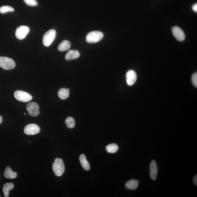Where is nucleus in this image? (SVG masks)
<instances>
[{"label":"nucleus","mask_w":197,"mask_h":197,"mask_svg":"<svg viewBox=\"0 0 197 197\" xmlns=\"http://www.w3.org/2000/svg\"><path fill=\"white\" fill-rule=\"evenodd\" d=\"M14 188V184L7 183L5 184L3 188V192L5 197H8L9 195V191Z\"/></svg>","instance_id":"17"},{"label":"nucleus","mask_w":197,"mask_h":197,"mask_svg":"<svg viewBox=\"0 0 197 197\" xmlns=\"http://www.w3.org/2000/svg\"><path fill=\"white\" fill-rule=\"evenodd\" d=\"M71 45L69 41L64 40L59 44L58 46V49L59 51H64L70 49Z\"/></svg>","instance_id":"16"},{"label":"nucleus","mask_w":197,"mask_h":197,"mask_svg":"<svg viewBox=\"0 0 197 197\" xmlns=\"http://www.w3.org/2000/svg\"><path fill=\"white\" fill-rule=\"evenodd\" d=\"M191 81L193 85L195 87H197V74L196 72L191 77Z\"/></svg>","instance_id":"23"},{"label":"nucleus","mask_w":197,"mask_h":197,"mask_svg":"<svg viewBox=\"0 0 197 197\" xmlns=\"http://www.w3.org/2000/svg\"><path fill=\"white\" fill-rule=\"evenodd\" d=\"M29 28L27 26H21L17 28L16 31V36L18 39L23 40L29 32Z\"/></svg>","instance_id":"8"},{"label":"nucleus","mask_w":197,"mask_h":197,"mask_svg":"<svg viewBox=\"0 0 197 197\" xmlns=\"http://www.w3.org/2000/svg\"><path fill=\"white\" fill-rule=\"evenodd\" d=\"M0 197H1V195H0Z\"/></svg>","instance_id":"28"},{"label":"nucleus","mask_w":197,"mask_h":197,"mask_svg":"<svg viewBox=\"0 0 197 197\" xmlns=\"http://www.w3.org/2000/svg\"><path fill=\"white\" fill-rule=\"evenodd\" d=\"M79 160L82 167L84 170L87 171L90 170V165L87 161L86 157L84 154H82L80 156Z\"/></svg>","instance_id":"14"},{"label":"nucleus","mask_w":197,"mask_h":197,"mask_svg":"<svg viewBox=\"0 0 197 197\" xmlns=\"http://www.w3.org/2000/svg\"><path fill=\"white\" fill-rule=\"evenodd\" d=\"M80 54L77 50H70L65 56V59L66 60H70L79 58Z\"/></svg>","instance_id":"13"},{"label":"nucleus","mask_w":197,"mask_h":197,"mask_svg":"<svg viewBox=\"0 0 197 197\" xmlns=\"http://www.w3.org/2000/svg\"><path fill=\"white\" fill-rule=\"evenodd\" d=\"M137 79V74L133 70H130L126 74V82L127 84L131 86L136 82Z\"/></svg>","instance_id":"9"},{"label":"nucleus","mask_w":197,"mask_h":197,"mask_svg":"<svg viewBox=\"0 0 197 197\" xmlns=\"http://www.w3.org/2000/svg\"><path fill=\"white\" fill-rule=\"evenodd\" d=\"M40 129L39 126L36 124H27L24 128V132L27 135H33L40 133Z\"/></svg>","instance_id":"6"},{"label":"nucleus","mask_w":197,"mask_h":197,"mask_svg":"<svg viewBox=\"0 0 197 197\" xmlns=\"http://www.w3.org/2000/svg\"><path fill=\"white\" fill-rule=\"evenodd\" d=\"M52 169L56 175L57 176H62L65 171V166L63 159L56 158L53 163Z\"/></svg>","instance_id":"1"},{"label":"nucleus","mask_w":197,"mask_h":197,"mask_svg":"<svg viewBox=\"0 0 197 197\" xmlns=\"http://www.w3.org/2000/svg\"><path fill=\"white\" fill-rule=\"evenodd\" d=\"M25 3L29 6H36L38 5V2L36 0H23Z\"/></svg>","instance_id":"22"},{"label":"nucleus","mask_w":197,"mask_h":197,"mask_svg":"<svg viewBox=\"0 0 197 197\" xmlns=\"http://www.w3.org/2000/svg\"><path fill=\"white\" fill-rule=\"evenodd\" d=\"M24 115H26V113H24Z\"/></svg>","instance_id":"27"},{"label":"nucleus","mask_w":197,"mask_h":197,"mask_svg":"<svg viewBox=\"0 0 197 197\" xmlns=\"http://www.w3.org/2000/svg\"><path fill=\"white\" fill-rule=\"evenodd\" d=\"M118 148L117 145L114 143H113L108 145L106 147V149L109 153H114L118 151Z\"/></svg>","instance_id":"19"},{"label":"nucleus","mask_w":197,"mask_h":197,"mask_svg":"<svg viewBox=\"0 0 197 197\" xmlns=\"http://www.w3.org/2000/svg\"><path fill=\"white\" fill-rule=\"evenodd\" d=\"M150 174L151 179L153 180L156 179L158 170L157 165L155 160H152L149 166Z\"/></svg>","instance_id":"11"},{"label":"nucleus","mask_w":197,"mask_h":197,"mask_svg":"<svg viewBox=\"0 0 197 197\" xmlns=\"http://www.w3.org/2000/svg\"><path fill=\"white\" fill-rule=\"evenodd\" d=\"M27 109L29 114L31 116H38L39 114V106L36 102H32L28 104Z\"/></svg>","instance_id":"7"},{"label":"nucleus","mask_w":197,"mask_h":197,"mask_svg":"<svg viewBox=\"0 0 197 197\" xmlns=\"http://www.w3.org/2000/svg\"><path fill=\"white\" fill-rule=\"evenodd\" d=\"M192 9L195 12H197V3L195 4L192 7Z\"/></svg>","instance_id":"24"},{"label":"nucleus","mask_w":197,"mask_h":197,"mask_svg":"<svg viewBox=\"0 0 197 197\" xmlns=\"http://www.w3.org/2000/svg\"><path fill=\"white\" fill-rule=\"evenodd\" d=\"M14 97L18 101L27 102L32 99V96L28 93L22 91L18 90L14 93Z\"/></svg>","instance_id":"5"},{"label":"nucleus","mask_w":197,"mask_h":197,"mask_svg":"<svg viewBox=\"0 0 197 197\" xmlns=\"http://www.w3.org/2000/svg\"><path fill=\"white\" fill-rule=\"evenodd\" d=\"M66 124L68 128L72 129L75 127V121L73 118L71 117H69L66 120Z\"/></svg>","instance_id":"20"},{"label":"nucleus","mask_w":197,"mask_h":197,"mask_svg":"<svg viewBox=\"0 0 197 197\" xmlns=\"http://www.w3.org/2000/svg\"><path fill=\"white\" fill-rule=\"evenodd\" d=\"M3 118L2 117V116H0V124H1L2 122Z\"/></svg>","instance_id":"26"},{"label":"nucleus","mask_w":197,"mask_h":197,"mask_svg":"<svg viewBox=\"0 0 197 197\" xmlns=\"http://www.w3.org/2000/svg\"><path fill=\"white\" fill-rule=\"evenodd\" d=\"M69 89L61 88L59 91L58 94L59 97L62 99H66L69 96Z\"/></svg>","instance_id":"18"},{"label":"nucleus","mask_w":197,"mask_h":197,"mask_svg":"<svg viewBox=\"0 0 197 197\" xmlns=\"http://www.w3.org/2000/svg\"><path fill=\"white\" fill-rule=\"evenodd\" d=\"M14 10V9L12 7L8 5H4L0 7V13L2 14L9 12H13Z\"/></svg>","instance_id":"21"},{"label":"nucleus","mask_w":197,"mask_h":197,"mask_svg":"<svg viewBox=\"0 0 197 197\" xmlns=\"http://www.w3.org/2000/svg\"><path fill=\"white\" fill-rule=\"evenodd\" d=\"M16 66L14 60L9 57L0 56V66L5 70H12Z\"/></svg>","instance_id":"4"},{"label":"nucleus","mask_w":197,"mask_h":197,"mask_svg":"<svg viewBox=\"0 0 197 197\" xmlns=\"http://www.w3.org/2000/svg\"><path fill=\"white\" fill-rule=\"evenodd\" d=\"M193 182L196 185H197V174L194 176V180H193Z\"/></svg>","instance_id":"25"},{"label":"nucleus","mask_w":197,"mask_h":197,"mask_svg":"<svg viewBox=\"0 0 197 197\" xmlns=\"http://www.w3.org/2000/svg\"><path fill=\"white\" fill-rule=\"evenodd\" d=\"M103 33L100 31H91L87 34L86 37L87 42L92 43L99 41L103 38Z\"/></svg>","instance_id":"2"},{"label":"nucleus","mask_w":197,"mask_h":197,"mask_svg":"<svg viewBox=\"0 0 197 197\" xmlns=\"http://www.w3.org/2000/svg\"><path fill=\"white\" fill-rule=\"evenodd\" d=\"M4 176L5 178L14 179L17 177V174L13 171L10 167H7L4 172Z\"/></svg>","instance_id":"12"},{"label":"nucleus","mask_w":197,"mask_h":197,"mask_svg":"<svg viewBox=\"0 0 197 197\" xmlns=\"http://www.w3.org/2000/svg\"><path fill=\"white\" fill-rule=\"evenodd\" d=\"M56 34V31L54 29L50 30L47 31L43 38L44 45L47 47L51 45L55 39Z\"/></svg>","instance_id":"3"},{"label":"nucleus","mask_w":197,"mask_h":197,"mask_svg":"<svg viewBox=\"0 0 197 197\" xmlns=\"http://www.w3.org/2000/svg\"><path fill=\"white\" fill-rule=\"evenodd\" d=\"M138 180L131 179L126 182L125 184V186L128 189L134 190L138 187Z\"/></svg>","instance_id":"15"},{"label":"nucleus","mask_w":197,"mask_h":197,"mask_svg":"<svg viewBox=\"0 0 197 197\" xmlns=\"http://www.w3.org/2000/svg\"><path fill=\"white\" fill-rule=\"evenodd\" d=\"M172 34L177 40L183 41L185 39V35L184 31L180 27H174L172 29Z\"/></svg>","instance_id":"10"}]
</instances>
